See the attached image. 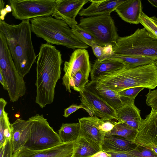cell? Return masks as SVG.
I'll return each instance as SVG.
<instances>
[{"label":"cell","instance_id":"6da1fadb","mask_svg":"<svg viewBox=\"0 0 157 157\" xmlns=\"http://www.w3.org/2000/svg\"><path fill=\"white\" fill-rule=\"evenodd\" d=\"M63 62L61 52L52 44H42L36 63L35 102L43 108L53 102Z\"/></svg>","mask_w":157,"mask_h":157},{"label":"cell","instance_id":"7a4b0ae2","mask_svg":"<svg viewBox=\"0 0 157 157\" xmlns=\"http://www.w3.org/2000/svg\"><path fill=\"white\" fill-rule=\"evenodd\" d=\"M0 31L4 34L16 67L22 77L29 73L36 62V56L33 45L29 20L17 25L0 20Z\"/></svg>","mask_w":157,"mask_h":157},{"label":"cell","instance_id":"3957f363","mask_svg":"<svg viewBox=\"0 0 157 157\" xmlns=\"http://www.w3.org/2000/svg\"><path fill=\"white\" fill-rule=\"evenodd\" d=\"M95 81L117 92L136 87L151 90L157 86V68L155 63L134 67L125 66Z\"/></svg>","mask_w":157,"mask_h":157},{"label":"cell","instance_id":"277c9868","mask_svg":"<svg viewBox=\"0 0 157 157\" xmlns=\"http://www.w3.org/2000/svg\"><path fill=\"white\" fill-rule=\"evenodd\" d=\"M32 32L47 43L73 49L89 46L81 41L64 21L52 16L39 17L30 20Z\"/></svg>","mask_w":157,"mask_h":157},{"label":"cell","instance_id":"5b68a950","mask_svg":"<svg viewBox=\"0 0 157 157\" xmlns=\"http://www.w3.org/2000/svg\"><path fill=\"white\" fill-rule=\"evenodd\" d=\"M113 51L119 56L157 58V38L144 27L138 29L129 36H119Z\"/></svg>","mask_w":157,"mask_h":157},{"label":"cell","instance_id":"8992f818","mask_svg":"<svg viewBox=\"0 0 157 157\" xmlns=\"http://www.w3.org/2000/svg\"><path fill=\"white\" fill-rule=\"evenodd\" d=\"M0 32V71L6 82L10 100L15 102L25 94V83L16 67L6 38Z\"/></svg>","mask_w":157,"mask_h":157},{"label":"cell","instance_id":"52a82bcc","mask_svg":"<svg viewBox=\"0 0 157 157\" xmlns=\"http://www.w3.org/2000/svg\"><path fill=\"white\" fill-rule=\"evenodd\" d=\"M78 25L90 33L95 39L96 44L101 47L110 45L113 46L119 37L110 15L82 17Z\"/></svg>","mask_w":157,"mask_h":157},{"label":"cell","instance_id":"ba28073f","mask_svg":"<svg viewBox=\"0 0 157 157\" xmlns=\"http://www.w3.org/2000/svg\"><path fill=\"white\" fill-rule=\"evenodd\" d=\"M31 122L29 138L24 146L32 150L50 148L63 143L58 134L43 115L36 114L29 119Z\"/></svg>","mask_w":157,"mask_h":157},{"label":"cell","instance_id":"9c48e42d","mask_svg":"<svg viewBox=\"0 0 157 157\" xmlns=\"http://www.w3.org/2000/svg\"><path fill=\"white\" fill-rule=\"evenodd\" d=\"M12 16L21 20L50 16L53 13L55 0H10Z\"/></svg>","mask_w":157,"mask_h":157},{"label":"cell","instance_id":"30bf717a","mask_svg":"<svg viewBox=\"0 0 157 157\" xmlns=\"http://www.w3.org/2000/svg\"><path fill=\"white\" fill-rule=\"evenodd\" d=\"M81 104L90 117L96 116L104 121L118 120L116 111L86 86L79 93Z\"/></svg>","mask_w":157,"mask_h":157},{"label":"cell","instance_id":"8fae6325","mask_svg":"<svg viewBox=\"0 0 157 157\" xmlns=\"http://www.w3.org/2000/svg\"><path fill=\"white\" fill-rule=\"evenodd\" d=\"M91 65L88 52L85 49H75L71 54L69 61L64 64V75L62 84L67 91L71 93L70 86L71 78L78 72H81L88 78L91 71Z\"/></svg>","mask_w":157,"mask_h":157},{"label":"cell","instance_id":"7c38bea8","mask_svg":"<svg viewBox=\"0 0 157 157\" xmlns=\"http://www.w3.org/2000/svg\"><path fill=\"white\" fill-rule=\"evenodd\" d=\"M134 142L147 148L157 147V110L151 108L145 119H141Z\"/></svg>","mask_w":157,"mask_h":157},{"label":"cell","instance_id":"4fadbf2b","mask_svg":"<svg viewBox=\"0 0 157 157\" xmlns=\"http://www.w3.org/2000/svg\"><path fill=\"white\" fill-rule=\"evenodd\" d=\"M89 0H57L52 15L65 22L71 28L78 25L75 18L83 6Z\"/></svg>","mask_w":157,"mask_h":157},{"label":"cell","instance_id":"5bb4252c","mask_svg":"<svg viewBox=\"0 0 157 157\" xmlns=\"http://www.w3.org/2000/svg\"><path fill=\"white\" fill-rule=\"evenodd\" d=\"M74 142H63L50 148L38 150L24 146L13 154V157H73Z\"/></svg>","mask_w":157,"mask_h":157},{"label":"cell","instance_id":"9a60e30c","mask_svg":"<svg viewBox=\"0 0 157 157\" xmlns=\"http://www.w3.org/2000/svg\"><path fill=\"white\" fill-rule=\"evenodd\" d=\"M99 119L96 116L78 119L79 135L83 136L100 151H102V145L105 134L98 128Z\"/></svg>","mask_w":157,"mask_h":157},{"label":"cell","instance_id":"2e32d148","mask_svg":"<svg viewBox=\"0 0 157 157\" xmlns=\"http://www.w3.org/2000/svg\"><path fill=\"white\" fill-rule=\"evenodd\" d=\"M31 127V122L29 119L18 118L11 124L13 154L26 144L29 138Z\"/></svg>","mask_w":157,"mask_h":157},{"label":"cell","instance_id":"e0dca14e","mask_svg":"<svg viewBox=\"0 0 157 157\" xmlns=\"http://www.w3.org/2000/svg\"><path fill=\"white\" fill-rule=\"evenodd\" d=\"M124 0H90L91 4L86 8H82L78 15L86 17L102 15H110Z\"/></svg>","mask_w":157,"mask_h":157},{"label":"cell","instance_id":"ac0fdd59","mask_svg":"<svg viewBox=\"0 0 157 157\" xmlns=\"http://www.w3.org/2000/svg\"><path fill=\"white\" fill-rule=\"evenodd\" d=\"M115 11L125 21L137 25L140 23V17L143 12L141 1L124 0L117 8Z\"/></svg>","mask_w":157,"mask_h":157},{"label":"cell","instance_id":"d6986e66","mask_svg":"<svg viewBox=\"0 0 157 157\" xmlns=\"http://www.w3.org/2000/svg\"><path fill=\"white\" fill-rule=\"evenodd\" d=\"M86 86L94 92L116 111L129 101H125L117 94V92L95 81H91Z\"/></svg>","mask_w":157,"mask_h":157},{"label":"cell","instance_id":"ffe728a7","mask_svg":"<svg viewBox=\"0 0 157 157\" xmlns=\"http://www.w3.org/2000/svg\"><path fill=\"white\" fill-rule=\"evenodd\" d=\"M134 100L129 101L116 111L118 121L124 123L138 130L141 119L140 111L135 105Z\"/></svg>","mask_w":157,"mask_h":157},{"label":"cell","instance_id":"44dd1931","mask_svg":"<svg viewBox=\"0 0 157 157\" xmlns=\"http://www.w3.org/2000/svg\"><path fill=\"white\" fill-rule=\"evenodd\" d=\"M135 143L115 135H105L102 150L105 152H123L135 149L137 146Z\"/></svg>","mask_w":157,"mask_h":157},{"label":"cell","instance_id":"7402d4cb","mask_svg":"<svg viewBox=\"0 0 157 157\" xmlns=\"http://www.w3.org/2000/svg\"><path fill=\"white\" fill-rule=\"evenodd\" d=\"M125 66L122 63L114 59H108L100 61L97 59L91 70V81H96L100 77L117 71Z\"/></svg>","mask_w":157,"mask_h":157},{"label":"cell","instance_id":"603a6c76","mask_svg":"<svg viewBox=\"0 0 157 157\" xmlns=\"http://www.w3.org/2000/svg\"><path fill=\"white\" fill-rule=\"evenodd\" d=\"M100 150L80 135L74 142L73 157H91Z\"/></svg>","mask_w":157,"mask_h":157},{"label":"cell","instance_id":"cb8c5ba5","mask_svg":"<svg viewBox=\"0 0 157 157\" xmlns=\"http://www.w3.org/2000/svg\"><path fill=\"white\" fill-rule=\"evenodd\" d=\"M138 132V130L124 123L117 121L116 122L115 125L113 129L106 133L105 135L117 136L134 142Z\"/></svg>","mask_w":157,"mask_h":157},{"label":"cell","instance_id":"d4e9b609","mask_svg":"<svg viewBox=\"0 0 157 157\" xmlns=\"http://www.w3.org/2000/svg\"><path fill=\"white\" fill-rule=\"evenodd\" d=\"M80 132L79 123H63L58 131V134L63 143L75 141Z\"/></svg>","mask_w":157,"mask_h":157},{"label":"cell","instance_id":"484cf974","mask_svg":"<svg viewBox=\"0 0 157 157\" xmlns=\"http://www.w3.org/2000/svg\"><path fill=\"white\" fill-rule=\"evenodd\" d=\"M117 60L129 67H134L154 63L157 58L119 56L113 54L109 59Z\"/></svg>","mask_w":157,"mask_h":157},{"label":"cell","instance_id":"4316f807","mask_svg":"<svg viewBox=\"0 0 157 157\" xmlns=\"http://www.w3.org/2000/svg\"><path fill=\"white\" fill-rule=\"evenodd\" d=\"M88 82V78L81 72L79 71L71 78L70 86L71 88L80 93L84 90Z\"/></svg>","mask_w":157,"mask_h":157},{"label":"cell","instance_id":"83f0119b","mask_svg":"<svg viewBox=\"0 0 157 157\" xmlns=\"http://www.w3.org/2000/svg\"><path fill=\"white\" fill-rule=\"evenodd\" d=\"M91 48L97 59L100 61L109 59L114 53L112 45L101 47L94 44Z\"/></svg>","mask_w":157,"mask_h":157},{"label":"cell","instance_id":"f1b7e54d","mask_svg":"<svg viewBox=\"0 0 157 157\" xmlns=\"http://www.w3.org/2000/svg\"><path fill=\"white\" fill-rule=\"evenodd\" d=\"M71 29L74 34L81 41L89 46L92 47L94 44H96L93 37L89 33L79 27L78 25Z\"/></svg>","mask_w":157,"mask_h":157},{"label":"cell","instance_id":"f546056e","mask_svg":"<svg viewBox=\"0 0 157 157\" xmlns=\"http://www.w3.org/2000/svg\"><path fill=\"white\" fill-rule=\"evenodd\" d=\"M140 23L151 34L157 38V25L143 12L140 15Z\"/></svg>","mask_w":157,"mask_h":157},{"label":"cell","instance_id":"4dcf8cb0","mask_svg":"<svg viewBox=\"0 0 157 157\" xmlns=\"http://www.w3.org/2000/svg\"><path fill=\"white\" fill-rule=\"evenodd\" d=\"M127 152L135 157H157L154 150L139 145L134 149Z\"/></svg>","mask_w":157,"mask_h":157},{"label":"cell","instance_id":"1f68e13d","mask_svg":"<svg viewBox=\"0 0 157 157\" xmlns=\"http://www.w3.org/2000/svg\"><path fill=\"white\" fill-rule=\"evenodd\" d=\"M144 88L143 87L130 88L121 90L117 94L122 98L135 100L138 94Z\"/></svg>","mask_w":157,"mask_h":157},{"label":"cell","instance_id":"d6a6232c","mask_svg":"<svg viewBox=\"0 0 157 157\" xmlns=\"http://www.w3.org/2000/svg\"><path fill=\"white\" fill-rule=\"evenodd\" d=\"M145 96L146 104L151 108L157 110V89L149 90Z\"/></svg>","mask_w":157,"mask_h":157},{"label":"cell","instance_id":"836d02e7","mask_svg":"<svg viewBox=\"0 0 157 157\" xmlns=\"http://www.w3.org/2000/svg\"><path fill=\"white\" fill-rule=\"evenodd\" d=\"M0 157H13V151L11 140H7L0 147Z\"/></svg>","mask_w":157,"mask_h":157},{"label":"cell","instance_id":"e575fe53","mask_svg":"<svg viewBox=\"0 0 157 157\" xmlns=\"http://www.w3.org/2000/svg\"><path fill=\"white\" fill-rule=\"evenodd\" d=\"M116 122L113 121H104L99 118L98 128L106 134L113 129L115 125Z\"/></svg>","mask_w":157,"mask_h":157},{"label":"cell","instance_id":"d590c367","mask_svg":"<svg viewBox=\"0 0 157 157\" xmlns=\"http://www.w3.org/2000/svg\"><path fill=\"white\" fill-rule=\"evenodd\" d=\"M83 108L84 106L82 105H77L76 104H72L65 109L63 116L65 117H67L71 114L79 109Z\"/></svg>","mask_w":157,"mask_h":157},{"label":"cell","instance_id":"8d00e7d4","mask_svg":"<svg viewBox=\"0 0 157 157\" xmlns=\"http://www.w3.org/2000/svg\"><path fill=\"white\" fill-rule=\"evenodd\" d=\"M105 152L109 154L111 157H135L127 151Z\"/></svg>","mask_w":157,"mask_h":157},{"label":"cell","instance_id":"74e56055","mask_svg":"<svg viewBox=\"0 0 157 157\" xmlns=\"http://www.w3.org/2000/svg\"><path fill=\"white\" fill-rule=\"evenodd\" d=\"M7 102L3 98H0V118L3 115V113L5 110V108L7 105Z\"/></svg>","mask_w":157,"mask_h":157},{"label":"cell","instance_id":"f35d334b","mask_svg":"<svg viewBox=\"0 0 157 157\" xmlns=\"http://www.w3.org/2000/svg\"><path fill=\"white\" fill-rule=\"evenodd\" d=\"M91 157H111V156L106 152L103 151H100L95 153Z\"/></svg>","mask_w":157,"mask_h":157},{"label":"cell","instance_id":"ab89813d","mask_svg":"<svg viewBox=\"0 0 157 157\" xmlns=\"http://www.w3.org/2000/svg\"><path fill=\"white\" fill-rule=\"evenodd\" d=\"M0 82L3 86L4 89L7 90V87L6 82L2 73L0 71Z\"/></svg>","mask_w":157,"mask_h":157},{"label":"cell","instance_id":"60d3db41","mask_svg":"<svg viewBox=\"0 0 157 157\" xmlns=\"http://www.w3.org/2000/svg\"><path fill=\"white\" fill-rule=\"evenodd\" d=\"M0 10V20L2 21H4L5 17L8 13L6 10L5 8H4Z\"/></svg>","mask_w":157,"mask_h":157},{"label":"cell","instance_id":"b9f144b4","mask_svg":"<svg viewBox=\"0 0 157 157\" xmlns=\"http://www.w3.org/2000/svg\"><path fill=\"white\" fill-rule=\"evenodd\" d=\"M147 1L152 6L157 8V0H148Z\"/></svg>","mask_w":157,"mask_h":157},{"label":"cell","instance_id":"7bdbcfd3","mask_svg":"<svg viewBox=\"0 0 157 157\" xmlns=\"http://www.w3.org/2000/svg\"><path fill=\"white\" fill-rule=\"evenodd\" d=\"M5 8L7 13L12 12V8L10 5H6V7Z\"/></svg>","mask_w":157,"mask_h":157},{"label":"cell","instance_id":"ee69618b","mask_svg":"<svg viewBox=\"0 0 157 157\" xmlns=\"http://www.w3.org/2000/svg\"><path fill=\"white\" fill-rule=\"evenodd\" d=\"M151 19L153 22L157 25V18L155 16H153L150 17Z\"/></svg>","mask_w":157,"mask_h":157},{"label":"cell","instance_id":"f6af8a7d","mask_svg":"<svg viewBox=\"0 0 157 157\" xmlns=\"http://www.w3.org/2000/svg\"><path fill=\"white\" fill-rule=\"evenodd\" d=\"M5 5V2L3 0H0V10L4 8Z\"/></svg>","mask_w":157,"mask_h":157},{"label":"cell","instance_id":"bcb514c9","mask_svg":"<svg viewBox=\"0 0 157 157\" xmlns=\"http://www.w3.org/2000/svg\"><path fill=\"white\" fill-rule=\"evenodd\" d=\"M155 65H156V67H157V60H156V61H155Z\"/></svg>","mask_w":157,"mask_h":157}]
</instances>
